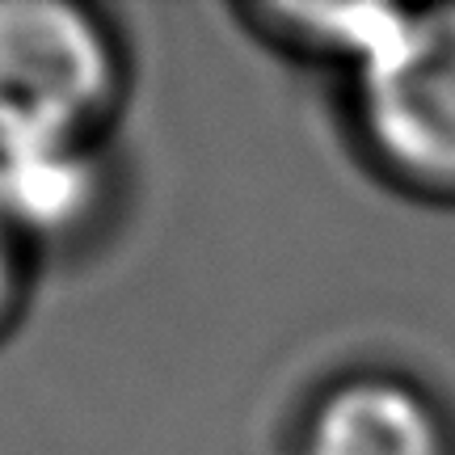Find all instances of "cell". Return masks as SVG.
<instances>
[{
    "mask_svg": "<svg viewBox=\"0 0 455 455\" xmlns=\"http://www.w3.org/2000/svg\"><path fill=\"white\" fill-rule=\"evenodd\" d=\"M355 118L388 173L455 195V4L401 13L355 68Z\"/></svg>",
    "mask_w": 455,
    "mask_h": 455,
    "instance_id": "cell-2",
    "label": "cell"
},
{
    "mask_svg": "<svg viewBox=\"0 0 455 455\" xmlns=\"http://www.w3.org/2000/svg\"><path fill=\"white\" fill-rule=\"evenodd\" d=\"M101 186L93 144L0 148V220L17 241L72 236L101 207Z\"/></svg>",
    "mask_w": 455,
    "mask_h": 455,
    "instance_id": "cell-4",
    "label": "cell"
},
{
    "mask_svg": "<svg viewBox=\"0 0 455 455\" xmlns=\"http://www.w3.org/2000/svg\"><path fill=\"white\" fill-rule=\"evenodd\" d=\"M304 455H451L447 422L396 375H350L312 405Z\"/></svg>",
    "mask_w": 455,
    "mask_h": 455,
    "instance_id": "cell-3",
    "label": "cell"
},
{
    "mask_svg": "<svg viewBox=\"0 0 455 455\" xmlns=\"http://www.w3.org/2000/svg\"><path fill=\"white\" fill-rule=\"evenodd\" d=\"M118 98V51L64 0H0V148L93 144Z\"/></svg>",
    "mask_w": 455,
    "mask_h": 455,
    "instance_id": "cell-1",
    "label": "cell"
},
{
    "mask_svg": "<svg viewBox=\"0 0 455 455\" xmlns=\"http://www.w3.org/2000/svg\"><path fill=\"white\" fill-rule=\"evenodd\" d=\"M17 287H21V241L0 220V325L9 321V312L17 304Z\"/></svg>",
    "mask_w": 455,
    "mask_h": 455,
    "instance_id": "cell-5",
    "label": "cell"
}]
</instances>
